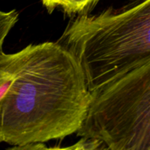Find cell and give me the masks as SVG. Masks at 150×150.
Segmentation results:
<instances>
[{
	"mask_svg": "<svg viewBox=\"0 0 150 150\" xmlns=\"http://www.w3.org/2000/svg\"><path fill=\"white\" fill-rule=\"evenodd\" d=\"M91 98L80 63L59 42L0 51V142L10 149L77 133Z\"/></svg>",
	"mask_w": 150,
	"mask_h": 150,
	"instance_id": "obj_1",
	"label": "cell"
},
{
	"mask_svg": "<svg viewBox=\"0 0 150 150\" xmlns=\"http://www.w3.org/2000/svg\"><path fill=\"white\" fill-rule=\"evenodd\" d=\"M57 42L77 58L92 91L150 59V0L78 15Z\"/></svg>",
	"mask_w": 150,
	"mask_h": 150,
	"instance_id": "obj_2",
	"label": "cell"
},
{
	"mask_svg": "<svg viewBox=\"0 0 150 150\" xmlns=\"http://www.w3.org/2000/svg\"><path fill=\"white\" fill-rule=\"evenodd\" d=\"M91 92L78 136L105 149L150 150V59Z\"/></svg>",
	"mask_w": 150,
	"mask_h": 150,
	"instance_id": "obj_3",
	"label": "cell"
},
{
	"mask_svg": "<svg viewBox=\"0 0 150 150\" xmlns=\"http://www.w3.org/2000/svg\"><path fill=\"white\" fill-rule=\"evenodd\" d=\"M100 0H57L60 7L68 15H81L88 13Z\"/></svg>",
	"mask_w": 150,
	"mask_h": 150,
	"instance_id": "obj_4",
	"label": "cell"
},
{
	"mask_svg": "<svg viewBox=\"0 0 150 150\" xmlns=\"http://www.w3.org/2000/svg\"><path fill=\"white\" fill-rule=\"evenodd\" d=\"M18 20V13L16 10L9 12L0 10V51H2L3 44L13 27Z\"/></svg>",
	"mask_w": 150,
	"mask_h": 150,
	"instance_id": "obj_5",
	"label": "cell"
},
{
	"mask_svg": "<svg viewBox=\"0 0 150 150\" xmlns=\"http://www.w3.org/2000/svg\"><path fill=\"white\" fill-rule=\"evenodd\" d=\"M42 4L48 11V13H52L57 7V0H42Z\"/></svg>",
	"mask_w": 150,
	"mask_h": 150,
	"instance_id": "obj_6",
	"label": "cell"
}]
</instances>
